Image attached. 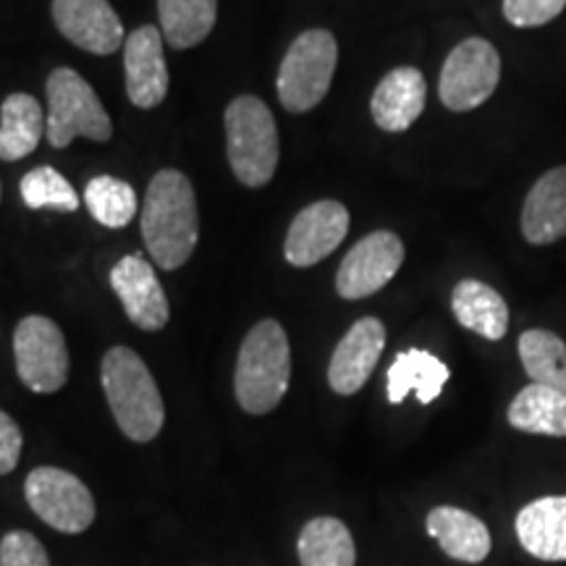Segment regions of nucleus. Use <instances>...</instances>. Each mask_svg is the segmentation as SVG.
I'll list each match as a JSON object with an SVG mask.
<instances>
[{
  "label": "nucleus",
  "instance_id": "nucleus-1",
  "mask_svg": "<svg viewBox=\"0 0 566 566\" xmlns=\"http://www.w3.org/2000/svg\"><path fill=\"white\" fill-rule=\"evenodd\" d=\"M142 239L160 271H176L192 258L200 239V210L192 181L166 168L153 176L142 205Z\"/></svg>",
  "mask_w": 566,
  "mask_h": 566
},
{
  "label": "nucleus",
  "instance_id": "nucleus-2",
  "mask_svg": "<svg viewBox=\"0 0 566 566\" xmlns=\"http://www.w3.org/2000/svg\"><path fill=\"white\" fill-rule=\"evenodd\" d=\"M101 380L122 433L134 443H150L158 438L166 422V407L145 359L129 346H113L103 357Z\"/></svg>",
  "mask_w": 566,
  "mask_h": 566
},
{
  "label": "nucleus",
  "instance_id": "nucleus-3",
  "mask_svg": "<svg viewBox=\"0 0 566 566\" xmlns=\"http://www.w3.org/2000/svg\"><path fill=\"white\" fill-rule=\"evenodd\" d=\"M292 380V349L279 321H260L247 334L237 359V401L244 412L268 415L281 405Z\"/></svg>",
  "mask_w": 566,
  "mask_h": 566
},
{
  "label": "nucleus",
  "instance_id": "nucleus-4",
  "mask_svg": "<svg viewBox=\"0 0 566 566\" xmlns=\"http://www.w3.org/2000/svg\"><path fill=\"white\" fill-rule=\"evenodd\" d=\"M226 147L231 171L244 187H265L281 158L279 126L260 97L242 95L226 108Z\"/></svg>",
  "mask_w": 566,
  "mask_h": 566
},
{
  "label": "nucleus",
  "instance_id": "nucleus-5",
  "mask_svg": "<svg viewBox=\"0 0 566 566\" xmlns=\"http://www.w3.org/2000/svg\"><path fill=\"white\" fill-rule=\"evenodd\" d=\"M48 132L45 137L55 150L69 147L76 137L108 142L113 124L108 111L92 84L74 69H55L48 76Z\"/></svg>",
  "mask_w": 566,
  "mask_h": 566
},
{
  "label": "nucleus",
  "instance_id": "nucleus-6",
  "mask_svg": "<svg viewBox=\"0 0 566 566\" xmlns=\"http://www.w3.org/2000/svg\"><path fill=\"white\" fill-rule=\"evenodd\" d=\"M338 63L336 38L328 30H307L292 42L279 69V101L289 113H307L323 103Z\"/></svg>",
  "mask_w": 566,
  "mask_h": 566
},
{
  "label": "nucleus",
  "instance_id": "nucleus-7",
  "mask_svg": "<svg viewBox=\"0 0 566 566\" xmlns=\"http://www.w3.org/2000/svg\"><path fill=\"white\" fill-rule=\"evenodd\" d=\"M501 82V55L493 42L467 38L446 55L438 97L449 111L470 113L493 97Z\"/></svg>",
  "mask_w": 566,
  "mask_h": 566
},
{
  "label": "nucleus",
  "instance_id": "nucleus-8",
  "mask_svg": "<svg viewBox=\"0 0 566 566\" xmlns=\"http://www.w3.org/2000/svg\"><path fill=\"white\" fill-rule=\"evenodd\" d=\"M13 357L21 384L32 394H55L69 380V346L51 317L30 315L13 331Z\"/></svg>",
  "mask_w": 566,
  "mask_h": 566
},
{
  "label": "nucleus",
  "instance_id": "nucleus-9",
  "mask_svg": "<svg viewBox=\"0 0 566 566\" xmlns=\"http://www.w3.org/2000/svg\"><path fill=\"white\" fill-rule=\"evenodd\" d=\"M27 504L48 527L80 535L95 522V499L90 488L61 467H38L24 480Z\"/></svg>",
  "mask_w": 566,
  "mask_h": 566
},
{
  "label": "nucleus",
  "instance_id": "nucleus-10",
  "mask_svg": "<svg viewBox=\"0 0 566 566\" xmlns=\"http://www.w3.org/2000/svg\"><path fill=\"white\" fill-rule=\"evenodd\" d=\"M405 263V242L394 231H373L346 252L336 273V292L342 300H365L388 286Z\"/></svg>",
  "mask_w": 566,
  "mask_h": 566
},
{
  "label": "nucleus",
  "instance_id": "nucleus-11",
  "mask_svg": "<svg viewBox=\"0 0 566 566\" xmlns=\"http://www.w3.org/2000/svg\"><path fill=\"white\" fill-rule=\"evenodd\" d=\"M349 233V210L336 200L307 205L289 226L283 258L294 268L317 265L338 250Z\"/></svg>",
  "mask_w": 566,
  "mask_h": 566
},
{
  "label": "nucleus",
  "instance_id": "nucleus-12",
  "mask_svg": "<svg viewBox=\"0 0 566 566\" xmlns=\"http://www.w3.org/2000/svg\"><path fill=\"white\" fill-rule=\"evenodd\" d=\"M111 286L122 300L126 317L142 331H160L166 328L171 307L168 296L163 292L155 265L147 263L142 254H126L113 265Z\"/></svg>",
  "mask_w": 566,
  "mask_h": 566
},
{
  "label": "nucleus",
  "instance_id": "nucleus-13",
  "mask_svg": "<svg viewBox=\"0 0 566 566\" xmlns=\"http://www.w3.org/2000/svg\"><path fill=\"white\" fill-rule=\"evenodd\" d=\"M53 21L71 45L92 55H111L126 42L108 0H53Z\"/></svg>",
  "mask_w": 566,
  "mask_h": 566
},
{
  "label": "nucleus",
  "instance_id": "nucleus-14",
  "mask_svg": "<svg viewBox=\"0 0 566 566\" xmlns=\"http://www.w3.org/2000/svg\"><path fill=\"white\" fill-rule=\"evenodd\" d=\"M386 349V325L378 317H359L338 342L328 365V384L338 396L363 391Z\"/></svg>",
  "mask_w": 566,
  "mask_h": 566
},
{
  "label": "nucleus",
  "instance_id": "nucleus-15",
  "mask_svg": "<svg viewBox=\"0 0 566 566\" xmlns=\"http://www.w3.org/2000/svg\"><path fill=\"white\" fill-rule=\"evenodd\" d=\"M126 95L142 111H153L168 95V66L163 55V32L145 24L124 42Z\"/></svg>",
  "mask_w": 566,
  "mask_h": 566
},
{
  "label": "nucleus",
  "instance_id": "nucleus-16",
  "mask_svg": "<svg viewBox=\"0 0 566 566\" xmlns=\"http://www.w3.org/2000/svg\"><path fill=\"white\" fill-rule=\"evenodd\" d=\"M520 229L527 244L548 247L566 239V166H556L533 184L522 202Z\"/></svg>",
  "mask_w": 566,
  "mask_h": 566
},
{
  "label": "nucleus",
  "instance_id": "nucleus-17",
  "mask_svg": "<svg viewBox=\"0 0 566 566\" xmlns=\"http://www.w3.org/2000/svg\"><path fill=\"white\" fill-rule=\"evenodd\" d=\"M424 101H428V84L420 69L399 66L388 71L373 92V122L388 134L407 132L422 116Z\"/></svg>",
  "mask_w": 566,
  "mask_h": 566
},
{
  "label": "nucleus",
  "instance_id": "nucleus-18",
  "mask_svg": "<svg viewBox=\"0 0 566 566\" xmlns=\"http://www.w3.org/2000/svg\"><path fill=\"white\" fill-rule=\"evenodd\" d=\"M516 541L541 562H566V495H543L516 514Z\"/></svg>",
  "mask_w": 566,
  "mask_h": 566
},
{
  "label": "nucleus",
  "instance_id": "nucleus-19",
  "mask_svg": "<svg viewBox=\"0 0 566 566\" xmlns=\"http://www.w3.org/2000/svg\"><path fill=\"white\" fill-rule=\"evenodd\" d=\"M428 535L446 556L462 564H480L491 556V530L480 516L459 506H436L424 520Z\"/></svg>",
  "mask_w": 566,
  "mask_h": 566
},
{
  "label": "nucleus",
  "instance_id": "nucleus-20",
  "mask_svg": "<svg viewBox=\"0 0 566 566\" xmlns=\"http://www.w3.org/2000/svg\"><path fill=\"white\" fill-rule=\"evenodd\" d=\"M449 378L451 370L436 354L424 349H407L396 354L391 367H388V401L401 405L409 394H415L420 405H433L441 396L443 386L449 384Z\"/></svg>",
  "mask_w": 566,
  "mask_h": 566
},
{
  "label": "nucleus",
  "instance_id": "nucleus-21",
  "mask_svg": "<svg viewBox=\"0 0 566 566\" xmlns=\"http://www.w3.org/2000/svg\"><path fill=\"white\" fill-rule=\"evenodd\" d=\"M451 310H454V317L462 328L488 338V342H501L506 336L509 304L483 281H459L454 294H451Z\"/></svg>",
  "mask_w": 566,
  "mask_h": 566
},
{
  "label": "nucleus",
  "instance_id": "nucleus-22",
  "mask_svg": "<svg viewBox=\"0 0 566 566\" xmlns=\"http://www.w3.org/2000/svg\"><path fill=\"white\" fill-rule=\"evenodd\" d=\"M48 132L42 105L27 92H13L0 105V160H21L38 150Z\"/></svg>",
  "mask_w": 566,
  "mask_h": 566
},
{
  "label": "nucleus",
  "instance_id": "nucleus-23",
  "mask_svg": "<svg viewBox=\"0 0 566 566\" xmlns=\"http://www.w3.org/2000/svg\"><path fill=\"white\" fill-rule=\"evenodd\" d=\"M509 424L527 436L566 438V396L554 388L530 384L509 405Z\"/></svg>",
  "mask_w": 566,
  "mask_h": 566
},
{
  "label": "nucleus",
  "instance_id": "nucleus-24",
  "mask_svg": "<svg viewBox=\"0 0 566 566\" xmlns=\"http://www.w3.org/2000/svg\"><path fill=\"white\" fill-rule=\"evenodd\" d=\"M302 566H354L357 548L349 527L336 516H315L302 527L296 543Z\"/></svg>",
  "mask_w": 566,
  "mask_h": 566
},
{
  "label": "nucleus",
  "instance_id": "nucleus-25",
  "mask_svg": "<svg viewBox=\"0 0 566 566\" xmlns=\"http://www.w3.org/2000/svg\"><path fill=\"white\" fill-rule=\"evenodd\" d=\"M163 40L176 51L200 45L216 27L218 0H158Z\"/></svg>",
  "mask_w": 566,
  "mask_h": 566
},
{
  "label": "nucleus",
  "instance_id": "nucleus-26",
  "mask_svg": "<svg viewBox=\"0 0 566 566\" xmlns=\"http://www.w3.org/2000/svg\"><path fill=\"white\" fill-rule=\"evenodd\" d=\"M520 359L533 384L548 386L566 396V344L546 328H530L516 342Z\"/></svg>",
  "mask_w": 566,
  "mask_h": 566
},
{
  "label": "nucleus",
  "instance_id": "nucleus-27",
  "mask_svg": "<svg viewBox=\"0 0 566 566\" xmlns=\"http://www.w3.org/2000/svg\"><path fill=\"white\" fill-rule=\"evenodd\" d=\"M84 205L97 223L108 229H126L137 216V192L122 179L95 176L84 189Z\"/></svg>",
  "mask_w": 566,
  "mask_h": 566
},
{
  "label": "nucleus",
  "instance_id": "nucleus-28",
  "mask_svg": "<svg viewBox=\"0 0 566 566\" xmlns=\"http://www.w3.org/2000/svg\"><path fill=\"white\" fill-rule=\"evenodd\" d=\"M19 192L27 208L32 210L51 208L59 212H74L80 208V197H76L74 187L66 181V176L51 166H40L27 174L19 184Z\"/></svg>",
  "mask_w": 566,
  "mask_h": 566
},
{
  "label": "nucleus",
  "instance_id": "nucleus-29",
  "mask_svg": "<svg viewBox=\"0 0 566 566\" xmlns=\"http://www.w3.org/2000/svg\"><path fill=\"white\" fill-rule=\"evenodd\" d=\"M566 0H504L501 11L509 24L516 30H533L554 21L558 13H564Z\"/></svg>",
  "mask_w": 566,
  "mask_h": 566
},
{
  "label": "nucleus",
  "instance_id": "nucleus-30",
  "mask_svg": "<svg viewBox=\"0 0 566 566\" xmlns=\"http://www.w3.org/2000/svg\"><path fill=\"white\" fill-rule=\"evenodd\" d=\"M0 566H51V558L32 533L13 530L0 541Z\"/></svg>",
  "mask_w": 566,
  "mask_h": 566
},
{
  "label": "nucleus",
  "instance_id": "nucleus-31",
  "mask_svg": "<svg viewBox=\"0 0 566 566\" xmlns=\"http://www.w3.org/2000/svg\"><path fill=\"white\" fill-rule=\"evenodd\" d=\"M21 446H24V438H21L19 424L13 422V417L0 412V475L17 470Z\"/></svg>",
  "mask_w": 566,
  "mask_h": 566
}]
</instances>
